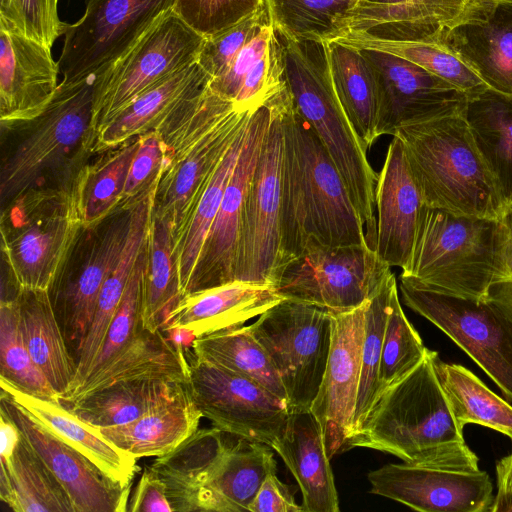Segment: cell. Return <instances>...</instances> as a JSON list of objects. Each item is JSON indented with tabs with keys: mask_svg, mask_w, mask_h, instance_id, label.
<instances>
[{
	"mask_svg": "<svg viewBox=\"0 0 512 512\" xmlns=\"http://www.w3.org/2000/svg\"><path fill=\"white\" fill-rule=\"evenodd\" d=\"M281 115V249L277 280L281 270L311 244L370 245L342 176L313 128L297 111L286 85Z\"/></svg>",
	"mask_w": 512,
	"mask_h": 512,
	"instance_id": "1",
	"label": "cell"
},
{
	"mask_svg": "<svg viewBox=\"0 0 512 512\" xmlns=\"http://www.w3.org/2000/svg\"><path fill=\"white\" fill-rule=\"evenodd\" d=\"M0 467V498L13 511L75 512L63 485L22 434Z\"/></svg>",
	"mask_w": 512,
	"mask_h": 512,
	"instance_id": "35",
	"label": "cell"
},
{
	"mask_svg": "<svg viewBox=\"0 0 512 512\" xmlns=\"http://www.w3.org/2000/svg\"><path fill=\"white\" fill-rule=\"evenodd\" d=\"M359 0H264L276 33L291 39L323 40L335 21Z\"/></svg>",
	"mask_w": 512,
	"mask_h": 512,
	"instance_id": "47",
	"label": "cell"
},
{
	"mask_svg": "<svg viewBox=\"0 0 512 512\" xmlns=\"http://www.w3.org/2000/svg\"><path fill=\"white\" fill-rule=\"evenodd\" d=\"M176 0H86L80 20L67 25L58 60L62 81L106 71L124 56Z\"/></svg>",
	"mask_w": 512,
	"mask_h": 512,
	"instance_id": "15",
	"label": "cell"
},
{
	"mask_svg": "<svg viewBox=\"0 0 512 512\" xmlns=\"http://www.w3.org/2000/svg\"><path fill=\"white\" fill-rule=\"evenodd\" d=\"M189 392L202 417L225 432L269 446L283 435L291 414L286 400L244 376L188 352Z\"/></svg>",
	"mask_w": 512,
	"mask_h": 512,
	"instance_id": "16",
	"label": "cell"
},
{
	"mask_svg": "<svg viewBox=\"0 0 512 512\" xmlns=\"http://www.w3.org/2000/svg\"><path fill=\"white\" fill-rule=\"evenodd\" d=\"M283 298L270 285L234 281L180 299L161 327L164 333L181 330L190 339L241 327Z\"/></svg>",
	"mask_w": 512,
	"mask_h": 512,
	"instance_id": "26",
	"label": "cell"
},
{
	"mask_svg": "<svg viewBox=\"0 0 512 512\" xmlns=\"http://www.w3.org/2000/svg\"><path fill=\"white\" fill-rule=\"evenodd\" d=\"M255 108L221 97L208 84L156 129L165 159L153 214L169 219L174 255L212 176Z\"/></svg>",
	"mask_w": 512,
	"mask_h": 512,
	"instance_id": "3",
	"label": "cell"
},
{
	"mask_svg": "<svg viewBox=\"0 0 512 512\" xmlns=\"http://www.w3.org/2000/svg\"><path fill=\"white\" fill-rule=\"evenodd\" d=\"M400 278L425 290L487 301L493 285L510 279L499 219L459 216L425 205L410 263Z\"/></svg>",
	"mask_w": 512,
	"mask_h": 512,
	"instance_id": "8",
	"label": "cell"
},
{
	"mask_svg": "<svg viewBox=\"0 0 512 512\" xmlns=\"http://www.w3.org/2000/svg\"><path fill=\"white\" fill-rule=\"evenodd\" d=\"M0 386L2 393L87 457L111 480L131 487L139 470L136 457L111 443L97 427L78 418L62 401L28 394L3 379Z\"/></svg>",
	"mask_w": 512,
	"mask_h": 512,
	"instance_id": "27",
	"label": "cell"
},
{
	"mask_svg": "<svg viewBox=\"0 0 512 512\" xmlns=\"http://www.w3.org/2000/svg\"><path fill=\"white\" fill-rule=\"evenodd\" d=\"M427 350L419 333L403 312L396 286L391 294L383 340L378 397L416 367L424 359Z\"/></svg>",
	"mask_w": 512,
	"mask_h": 512,
	"instance_id": "48",
	"label": "cell"
},
{
	"mask_svg": "<svg viewBox=\"0 0 512 512\" xmlns=\"http://www.w3.org/2000/svg\"><path fill=\"white\" fill-rule=\"evenodd\" d=\"M211 79L195 62L146 91L97 136L93 154L114 150L156 130L188 97L207 86Z\"/></svg>",
	"mask_w": 512,
	"mask_h": 512,
	"instance_id": "32",
	"label": "cell"
},
{
	"mask_svg": "<svg viewBox=\"0 0 512 512\" xmlns=\"http://www.w3.org/2000/svg\"><path fill=\"white\" fill-rule=\"evenodd\" d=\"M276 34L282 48L283 78L291 99L342 176L364 223L367 241L376 249L375 189L378 175L370 165L367 148L335 91L326 42L291 39Z\"/></svg>",
	"mask_w": 512,
	"mask_h": 512,
	"instance_id": "6",
	"label": "cell"
},
{
	"mask_svg": "<svg viewBox=\"0 0 512 512\" xmlns=\"http://www.w3.org/2000/svg\"><path fill=\"white\" fill-rule=\"evenodd\" d=\"M96 75L65 82L45 110L26 128L0 173L2 207L43 183L52 172L81 169L91 155L89 128Z\"/></svg>",
	"mask_w": 512,
	"mask_h": 512,
	"instance_id": "9",
	"label": "cell"
},
{
	"mask_svg": "<svg viewBox=\"0 0 512 512\" xmlns=\"http://www.w3.org/2000/svg\"><path fill=\"white\" fill-rule=\"evenodd\" d=\"M509 512H512V507L510 508Z\"/></svg>",
	"mask_w": 512,
	"mask_h": 512,
	"instance_id": "60",
	"label": "cell"
},
{
	"mask_svg": "<svg viewBox=\"0 0 512 512\" xmlns=\"http://www.w3.org/2000/svg\"><path fill=\"white\" fill-rule=\"evenodd\" d=\"M433 352L377 398L361 428L347 442L392 454L405 463L443 469H479L439 383Z\"/></svg>",
	"mask_w": 512,
	"mask_h": 512,
	"instance_id": "2",
	"label": "cell"
},
{
	"mask_svg": "<svg viewBox=\"0 0 512 512\" xmlns=\"http://www.w3.org/2000/svg\"><path fill=\"white\" fill-rule=\"evenodd\" d=\"M367 301L332 314V340L326 369L310 411L317 420L327 457L344 452L353 434L360 382Z\"/></svg>",
	"mask_w": 512,
	"mask_h": 512,
	"instance_id": "19",
	"label": "cell"
},
{
	"mask_svg": "<svg viewBox=\"0 0 512 512\" xmlns=\"http://www.w3.org/2000/svg\"><path fill=\"white\" fill-rule=\"evenodd\" d=\"M428 207L459 216L499 219L507 207L464 115L396 130Z\"/></svg>",
	"mask_w": 512,
	"mask_h": 512,
	"instance_id": "7",
	"label": "cell"
},
{
	"mask_svg": "<svg viewBox=\"0 0 512 512\" xmlns=\"http://www.w3.org/2000/svg\"><path fill=\"white\" fill-rule=\"evenodd\" d=\"M284 87L285 82L267 101L270 121L243 209L234 267L235 281L273 287L281 249V97Z\"/></svg>",
	"mask_w": 512,
	"mask_h": 512,
	"instance_id": "13",
	"label": "cell"
},
{
	"mask_svg": "<svg viewBox=\"0 0 512 512\" xmlns=\"http://www.w3.org/2000/svg\"><path fill=\"white\" fill-rule=\"evenodd\" d=\"M85 164L51 186L37 185L2 207L1 249L18 289L50 291L83 232Z\"/></svg>",
	"mask_w": 512,
	"mask_h": 512,
	"instance_id": "5",
	"label": "cell"
},
{
	"mask_svg": "<svg viewBox=\"0 0 512 512\" xmlns=\"http://www.w3.org/2000/svg\"><path fill=\"white\" fill-rule=\"evenodd\" d=\"M302 492L304 512H339V499L320 426L312 412H292L272 447Z\"/></svg>",
	"mask_w": 512,
	"mask_h": 512,
	"instance_id": "29",
	"label": "cell"
},
{
	"mask_svg": "<svg viewBox=\"0 0 512 512\" xmlns=\"http://www.w3.org/2000/svg\"><path fill=\"white\" fill-rule=\"evenodd\" d=\"M325 42L337 96L368 149L379 137V88L375 71L361 50L334 40Z\"/></svg>",
	"mask_w": 512,
	"mask_h": 512,
	"instance_id": "36",
	"label": "cell"
},
{
	"mask_svg": "<svg viewBox=\"0 0 512 512\" xmlns=\"http://www.w3.org/2000/svg\"><path fill=\"white\" fill-rule=\"evenodd\" d=\"M271 448L217 427L199 429L152 467L176 512L249 511L266 477L276 472Z\"/></svg>",
	"mask_w": 512,
	"mask_h": 512,
	"instance_id": "4",
	"label": "cell"
},
{
	"mask_svg": "<svg viewBox=\"0 0 512 512\" xmlns=\"http://www.w3.org/2000/svg\"><path fill=\"white\" fill-rule=\"evenodd\" d=\"M204 42V37L171 11L124 56L96 75L89 128L92 154L97 136L139 96L197 62Z\"/></svg>",
	"mask_w": 512,
	"mask_h": 512,
	"instance_id": "10",
	"label": "cell"
},
{
	"mask_svg": "<svg viewBox=\"0 0 512 512\" xmlns=\"http://www.w3.org/2000/svg\"><path fill=\"white\" fill-rule=\"evenodd\" d=\"M475 141L507 202H512V95L487 88L464 112Z\"/></svg>",
	"mask_w": 512,
	"mask_h": 512,
	"instance_id": "37",
	"label": "cell"
},
{
	"mask_svg": "<svg viewBox=\"0 0 512 512\" xmlns=\"http://www.w3.org/2000/svg\"><path fill=\"white\" fill-rule=\"evenodd\" d=\"M433 365L458 425L477 424L512 440V406L460 364L446 363L433 352Z\"/></svg>",
	"mask_w": 512,
	"mask_h": 512,
	"instance_id": "40",
	"label": "cell"
},
{
	"mask_svg": "<svg viewBox=\"0 0 512 512\" xmlns=\"http://www.w3.org/2000/svg\"><path fill=\"white\" fill-rule=\"evenodd\" d=\"M249 511L304 512L302 505L296 503L291 487L281 482L276 472L266 477L250 505Z\"/></svg>",
	"mask_w": 512,
	"mask_h": 512,
	"instance_id": "57",
	"label": "cell"
},
{
	"mask_svg": "<svg viewBox=\"0 0 512 512\" xmlns=\"http://www.w3.org/2000/svg\"><path fill=\"white\" fill-rule=\"evenodd\" d=\"M404 303L459 346L512 401V319L489 301L415 287L400 278Z\"/></svg>",
	"mask_w": 512,
	"mask_h": 512,
	"instance_id": "14",
	"label": "cell"
},
{
	"mask_svg": "<svg viewBox=\"0 0 512 512\" xmlns=\"http://www.w3.org/2000/svg\"><path fill=\"white\" fill-rule=\"evenodd\" d=\"M202 414L189 389L181 384L138 419L98 428L102 435L134 457H159L172 452L198 430Z\"/></svg>",
	"mask_w": 512,
	"mask_h": 512,
	"instance_id": "30",
	"label": "cell"
},
{
	"mask_svg": "<svg viewBox=\"0 0 512 512\" xmlns=\"http://www.w3.org/2000/svg\"><path fill=\"white\" fill-rule=\"evenodd\" d=\"M274 35L273 26L267 22L241 49L226 71L210 80V89L221 97L235 102L245 76L268 50Z\"/></svg>",
	"mask_w": 512,
	"mask_h": 512,
	"instance_id": "54",
	"label": "cell"
},
{
	"mask_svg": "<svg viewBox=\"0 0 512 512\" xmlns=\"http://www.w3.org/2000/svg\"><path fill=\"white\" fill-rule=\"evenodd\" d=\"M1 447L0 459H8L14 452L21 433L15 422L0 408Z\"/></svg>",
	"mask_w": 512,
	"mask_h": 512,
	"instance_id": "59",
	"label": "cell"
},
{
	"mask_svg": "<svg viewBox=\"0 0 512 512\" xmlns=\"http://www.w3.org/2000/svg\"><path fill=\"white\" fill-rule=\"evenodd\" d=\"M267 22L269 20L264 7L237 25L205 39L197 63L212 79L219 77Z\"/></svg>",
	"mask_w": 512,
	"mask_h": 512,
	"instance_id": "52",
	"label": "cell"
},
{
	"mask_svg": "<svg viewBox=\"0 0 512 512\" xmlns=\"http://www.w3.org/2000/svg\"><path fill=\"white\" fill-rule=\"evenodd\" d=\"M323 40H334L357 49L389 53L412 62L465 92L469 97L489 88L475 71L443 41H396L363 33L342 31Z\"/></svg>",
	"mask_w": 512,
	"mask_h": 512,
	"instance_id": "38",
	"label": "cell"
},
{
	"mask_svg": "<svg viewBox=\"0 0 512 512\" xmlns=\"http://www.w3.org/2000/svg\"><path fill=\"white\" fill-rule=\"evenodd\" d=\"M373 67L379 88L378 136L402 126L464 115L469 96L420 66L389 53L359 49Z\"/></svg>",
	"mask_w": 512,
	"mask_h": 512,
	"instance_id": "18",
	"label": "cell"
},
{
	"mask_svg": "<svg viewBox=\"0 0 512 512\" xmlns=\"http://www.w3.org/2000/svg\"><path fill=\"white\" fill-rule=\"evenodd\" d=\"M140 137L129 167L119 209H129L158 185L164 167L165 145L156 131Z\"/></svg>",
	"mask_w": 512,
	"mask_h": 512,
	"instance_id": "53",
	"label": "cell"
},
{
	"mask_svg": "<svg viewBox=\"0 0 512 512\" xmlns=\"http://www.w3.org/2000/svg\"><path fill=\"white\" fill-rule=\"evenodd\" d=\"M189 363L184 347L161 330L143 329L134 341L99 371L89 375L61 399L63 404L116 382L135 379H165L188 383Z\"/></svg>",
	"mask_w": 512,
	"mask_h": 512,
	"instance_id": "31",
	"label": "cell"
},
{
	"mask_svg": "<svg viewBox=\"0 0 512 512\" xmlns=\"http://www.w3.org/2000/svg\"><path fill=\"white\" fill-rule=\"evenodd\" d=\"M248 327L279 375L290 412L309 411L329 357L331 313L318 306L282 299Z\"/></svg>",
	"mask_w": 512,
	"mask_h": 512,
	"instance_id": "11",
	"label": "cell"
},
{
	"mask_svg": "<svg viewBox=\"0 0 512 512\" xmlns=\"http://www.w3.org/2000/svg\"><path fill=\"white\" fill-rule=\"evenodd\" d=\"M396 286V278L394 274H392L378 293L367 301L361 373L353 418L352 436L361 428L379 394L378 375L383 340L389 314L391 294Z\"/></svg>",
	"mask_w": 512,
	"mask_h": 512,
	"instance_id": "45",
	"label": "cell"
},
{
	"mask_svg": "<svg viewBox=\"0 0 512 512\" xmlns=\"http://www.w3.org/2000/svg\"><path fill=\"white\" fill-rule=\"evenodd\" d=\"M443 42L495 91L512 95V0L453 27Z\"/></svg>",
	"mask_w": 512,
	"mask_h": 512,
	"instance_id": "28",
	"label": "cell"
},
{
	"mask_svg": "<svg viewBox=\"0 0 512 512\" xmlns=\"http://www.w3.org/2000/svg\"><path fill=\"white\" fill-rule=\"evenodd\" d=\"M83 255L81 264L66 268L49 291L51 303L68 350L77 363L93 320L102 287L115 268L126 244L131 208L118 209Z\"/></svg>",
	"mask_w": 512,
	"mask_h": 512,
	"instance_id": "17",
	"label": "cell"
},
{
	"mask_svg": "<svg viewBox=\"0 0 512 512\" xmlns=\"http://www.w3.org/2000/svg\"><path fill=\"white\" fill-rule=\"evenodd\" d=\"M269 121L268 102L251 113L237 163L186 295L235 281L234 267L243 209Z\"/></svg>",
	"mask_w": 512,
	"mask_h": 512,
	"instance_id": "21",
	"label": "cell"
},
{
	"mask_svg": "<svg viewBox=\"0 0 512 512\" xmlns=\"http://www.w3.org/2000/svg\"><path fill=\"white\" fill-rule=\"evenodd\" d=\"M181 298L171 224L167 217L153 214L143 282V327L161 330L165 318Z\"/></svg>",
	"mask_w": 512,
	"mask_h": 512,
	"instance_id": "42",
	"label": "cell"
},
{
	"mask_svg": "<svg viewBox=\"0 0 512 512\" xmlns=\"http://www.w3.org/2000/svg\"><path fill=\"white\" fill-rule=\"evenodd\" d=\"M378 214L376 250L390 267L405 270L412 256L422 194L401 140L393 136L375 189Z\"/></svg>",
	"mask_w": 512,
	"mask_h": 512,
	"instance_id": "24",
	"label": "cell"
},
{
	"mask_svg": "<svg viewBox=\"0 0 512 512\" xmlns=\"http://www.w3.org/2000/svg\"><path fill=\"white\" fill-rule=\"evenodd\" d=\"M360 27L384 40L443 41L459 23L483 16L498 0H359Z\"/></svg>",
	"mask_w": 512,
	"mask_h": 512,
	"instance_id": "25",
	"label": "cell"
},
{
	"mask_svg": "<svg viewBox=\"0 0 512 512\" xmlns=\"http://www.w3.org/2000/svg\"><path fill=\"white\" fill-rule=\"evenodd\" d=\"M264 7V0H176L172 11L195 32L208 39Z\"/></svg>",
	"mask_w": 512,
	"mask_h": 512,
	"instance_id": "50",
	"label": "cell"
},
{
	"mask_svg": "<svg viewBox=\"0 0 512 512\" xmlns=\"http://www.w3.org/2000/svg\"><path fill=\"white\" fill-rule=\"evenodd\" d=\"M247 125L248 122L212 176L195 209L183 240L175 253L182 297L188 293L198 259L216 218L226 185L237 163Z\"/></svg>",
	"mask_w": 512,
	"mask_h": 512,
	"instance_id": "43",
	"label": "cell"
},
{
	"mask_svg": "<svg viewBox=\"0 0 512 512\" xmlns=\"http://www.w3.org/2000/svg\"><path fill=\"white\" fill-rule=\"evenodd\" d=\"M51 48L32 40L0 18V123L15 130L37 118L60 82Z\"/></svg>",
	"mask_w": 512,
	"mask_h": 512,
	"instance_id": "23",
	"label": "cell"
},
{
	"mask_svg": "<svg viewBox=\"0 0 512 512\" xmlns=\"http://www.w3.org/2000/svg\"><path fill=\"white\" fill-rule=\"evenodd\" d=\"M16 302L28 352L61 400L74 382L76 363L56 319L49 292L19 289Z\"/></svg>",
	"mask_w": 512,
	"mask_h": 512,
	"instance_id": "34",
	"label": "cell"
},
{
	"mask_svg": "<svg viewBox=\"0 0 512 512\" xmlns=\"http://www.w3.org/2000/svg\"><path fill=\"white\" fill-rule=\"evenodd\" d=\"M129 512H173L158 472L146 467L128 502Z\"/></svg>",
	"mask_w": 512,
	"mask_h": 512,
	"instance_id": "55",
	"label": "cell"
},
{
	"mask_svg": "<svg viewBox=\"0 0 512 512\" xmlns=\"http://www.w3.org/2000/svg\"><path fill=\"white\" fill-rule=\"evenodd\" d=\"M0 18L49 48L68 25L58 16V0H0Z\"/></svg>",
	"mask_w": 512,
	"mask_h": 512,
	"instance_id": "51",
	"label": "cell"
},
{
	"mask_svg": "<svg viewBox=\"0 0 512 512\" xmlns=\"http://www.w3.org/2000/svg\"><path fill=\"white\" fill-rule=\"evenodd\" d=\"M0 408L63 485L75 512L127 511L131 487L111 480L87 457L2 392Z\"/></svg>",
	"mask_w": 512,
	"mask_h": 512,
	"instance_id": "22",
	"label": "cell"
},
{
	"mask_svg": "<svg viewBox=\"0 0 512 512\" xmlns=\"http://www.w3.org/2000/svg\"><path fill=\"white\" fill-rule=\"evenodd\" d=\"M0 379L28 394L61 401L24 343L16 296L0 302Z\"/></svg>",
	"mask_w": 512,
	"mask_h": 512,
	"instance_id": "46",
	"label": "cell"
},
{
	"mask_svg": "<svg viewBox=\"0 0 512 512\" xmlns=\"http://www.w3.org/2000/svg\"><path fill=\"white\" fill-rule=\"evenodd\" d=\"M390 268L370 245L311 244L281 270L274 288L283 299L343 313L375 296Z\"/></svg>",
	"mask_w": 512,
	"mask_h": 512,
	"instance_id": "12",
	"label": "cell"
},
{
	"mask_svg": "<svg viewBox=\"0 0 512 512\" xmlns=\"http://www.w3.org/2000/svg\"><path fill=\"white\" fill-rule=\"evenodd\" d=\"M140 137L116 148L93 165H87L84 190V222L86 231L102 224L118 209L128 171L138 149Z\"/></svg>",
	"mask_w": 512,
	"mask_h": 512,
	"instance_id": "44",
	"label": "cell"
},
{
	"mask_svg": "<svg viewBox=\"0 0 512 512\" xmlns=\"http://www.w3.org/2000/svg\"><path fill=\"white\" fill-rule=\"evenodd\" d=\"M191 349L197 358L253 380L287 401L277 371L248 326L198 337L192 341Z\"/></svg>",
	"mask_w": 512,
	"mask_h": 512,
	"instance_id": "41",
	"label": "cell"
},
{
	"mask_svg": "<svg viewBox=\"0 0 512 512\" xmlns=\"http://www.w3.org/2000/svg\"><path fill=\"white\" fill-rule=\"evenodd\" d=\"M181 384L165 379L120 381L64 405L97 428L125 425L138 419Z\"/></svg>",
	"mask_w": 512,
	"mask_h": 512,
	"instance_id": "39",
	"label": "cell"
},
{
	"mask_svg": "<svg viewBox=\"0 0 512 512\" xmlns=\"http://www.w3.org/2000/svg\"><path fill=\"white\" fill-rule=\"evenodd\" d=\"M147 241L137 258L120 304L107 331L103 346L87 377L99 371L118 356L144 329L142 325V297L147 263Z\"/></svg>",
	"mask_w": 512,
	"mask_h": 512,
	"instance_id": "49",
	"label": "cell"
},
{
	"mask_svg": "<svg viewBox=\"0 0 512 512\" xmlns=\"http://www.w3.org/2000/svg\"><path fill=\"white\" fill-rule=\"evenodd\" d=\"M370 492L421 512H492L486 471L443 469L403 462L368 473Z\"/></svg>",
	"mask_w": 512,
	"mask_h": 512,
	"instance_id": "20",
	"label": "cell"
},
{
	"mask_svg": "<svg viewBox=\"0 0 512 512\" xmlns=\"http://www.w3.org/2000/svg\"><path fill=\"white\" fill-rule=\"evenodd\" d=\"M497 493L492 512H509L512 507V453L496 464Z\"/></svg>",
	"mask_w": 512,
	"mask_h": 512,
	"instance_id": "58",
	"label": "cell"
},
{
	"mask_svg": "<svg viewBox=\"0 0 512 512\" xmlns=\"http://www.w3.org/2000/svg\"><path fill=\"white\" fill-rule=\"evenodd\" d=\"M156 189L157 186L131 207V223L126 244L115 268L106 279L100 292L95 314L77 363L74 382L68 393L85 380L103 346L134 265L146 244Z\"/></svg>",
	"mask_w": 512,
	"mask_h": 512,
	"instance_id": "33",
	"label": "cell"
},
{
	"mask_svg": "<svg viewBox=\"0 0 512 512\" xmlns=\"http://www.w3.org/2000/svg\"><path fill=\"white\" fill-rule=\"evenodd\" d=\"M499 221L501 253L510 279L493 285L489 290L487 301L495 304L512 319V202L507 205Z\"/></svg>",
	"mask_w": 512,
	"mask_h": 512,
	"instance_id": "56",
	"label": "cell"
}]
</instances>
